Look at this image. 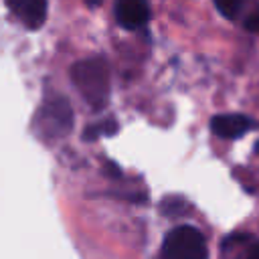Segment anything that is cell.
Instances as JSON below:
<instances>
[{"label":"cell","mask_w":259,"mask_h":259,"mask_svg":"<svg viewBox=\"0 0 259 259\" xmlns=\"http://www.w3.org/2000/svg\"><path fill=\"white\" fill-rule=\"evenodd\" d=\"M71 75L75 87L93 109L105 107L109 99V71L107 63L101 57H89L79 61L73 67Z\"/></svg>","instance_id":"1"},{"label":"cell","mask_w":259,"mask_h":259,"mask_svg":"<svg viewBox=\"0 0 259 259\" xmlns=\"http://www.w3.org/2000/svg\"><path fill=\"white\" fill-rule=\"evenodd\" d=\"M162 259H206L204 237L190 225L176 227L164 239Z\"/></svg>","instance_id":"2"},{"label":"cell","mask_w":259,"mask_h":259,"mask_svg":"<svg viewBox=\"0 0 259 259\" xmlns=\"http://www.w3.org/2000/svg\"><path fill=\"white\" fill-rule=\"evenodd\" d=\"M40 125L42 132L49 136H65L73 127V111L69 101L63 97L49 99L40 109Z\"/></svg>","instance_id":"3"},{"label":"cell","mask_w":259,"mask_h":259,"mask_svg":"<svg viewBox=\"0 0 259 259\" xmlns=\"http://www.w3.org/2000/svg\"><path fill=\"white\" fill-rule=\"evenodd\" d=\"M115 16L123 28L136 30V28H142L150 20V8L148 4L138 2V0H123L115 4Z\"/></svg>","instance_id":"4"},{"label":"cell","mask_w":259,"mask_h":259,"mask_svg":"<svg viewBox=\"0 0 259 259\" xmlns=\"http://www.w3.org/2000/svg\"><path fill=\"white\" fill-rule=\"evenodd\" d=\"M210 130L214 136L225 138V140H235L245 136L251 130V119L239 113H229V115H217L210 119Z\"/></svg>","instance_id":"5"},{"label":"cell","mask_w":259,"mask_h":259,"mask_svg":"<svg viewBox=\"0 0 259 259\" xmlns=\"http://www.w3.org/2000/svg\"><path fill=\"white\" fill-rule=\"evenodd\" d=\"M8 8L18 16V20L28 28H38L47 18V2L42 0H18L8 2Z\"/></svg>","instance_id":"6"},{"label":"cell","mask_w":259,"mask_h":259,"mask_svg":"<svg viewBox=\"0 0 259 259\" xmlns=\"http://www.w3.org/2000/svg\"><path fill=\"white\" fill-rule=\"evenodd\" d=\"M115 132H117V121L111 119V117H105V119H101V121H97V123L87 125L83 138H85V140H99V138H103V136H113Z\"/></svg>","instance_id":"7"},{"label":"cell","mask_w":259,"mask_h":259,"mask_svg":"<svg viewBox=\"0 0 259 259\" xmlns=\"http://www.w3.org/2000/svg\"><path fill=\"white\" fill-rule=\"evenodd\" d=\"M217 10L225 18H237V14L241 10V2H217Z\"/></svg>","instance_id":"8"},{"label":"cell","mask_w":259,"mask_h":259,"mask_svg":"<svg viewBox=\"0 0 259 259\" xmlns=\"http://www.w3.org/2000/svg\"><path fill=\"white\" fill-rule=\"evenodd\" d=\"M245 26H247L251 32L259 34V12H255V14L247 16V20H245Z\"/></svg>","instance_id":"9"},{"label":"cell","mask_w":259,"mask_h":259,"mask_svg":"<svg viewBox=\"0 0 259 259\" xmlns=\"http://www.w3.org/2000/svg\"><path fill=\"white\" fill-rule=\"evenodd\" d=\"M249 259H259V253H255V255H251Z\"/></svg>","instance_id":"10"}]
</instances>
